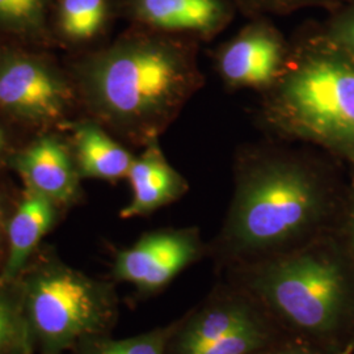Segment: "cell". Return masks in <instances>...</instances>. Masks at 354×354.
Segmentation results:
<instances>
[{
  "label": "cell",
  "instance_id": "1",
  "mask_svg": "<svg viewBox=\"0 0 354 354\" xmlns=\"http://www.w3.org/2000/svg\"><path fill=\"white\" fill-rule=\"evenodd\" d=\"M232 174L227 213L207 241L218 274L333 234L346 184L314 147L273 140L241 145Z\"/></svg>",
  "mask_w": 354,
  "mask_h": 354
},
{
  "label": "cell",
  "instance_id": "2",
  "mask_svg": "<svg viewBox=\"0 0 354 354\" xmlns=\"http://www.w3.org/2000/svg\"><path fill=\"white\" fill-rule=\"evenodd\" d=\"M200 41L168 35H136L91 57L82 87L102 127L129 142L159 140L203 88Z\"/></svg>",
  "mask_w": 354,
  "mask_h": 354
},
{
  "label": "cell",
  "instance_id": "3",
  "mask_svg": "<svg viewBox=\"0 0 354 354\" xmlns=\"http://www.w3.org/2000/svg\"><path fill=\"white\" fill-rule=\"evenodd\" d=\"M253 111L269 140L314 147L354 169V57L323 26L290 39L285 70Z\"/></svg>",
  "mask_w": 354,
  "mask_h": 354
},
{
  "label": "cell",
  "instance_id": "4",
  "mask_svg": "<svg viewBox=\"0 0 354 354\" xmlns=\"http://www.w3.org/2000/svg\"><path fill=\"white\" fill-rule=\"evenodd\" d=\"M221 276L245 291L286 336L327 354L353 351V272L333 234Z\"/></svg>",
  "mask_w": 354,
  "mask_h": 354
},
{
  "label": "cell",
  "instance_id": "5",
  "mask_svg": "<svg viewBox=\"0 0 354 354\" xmlns=\"http://www.w3.org/2000/svg\"><path fill=\"white\" fill-rule=\"evenodd\" d=\"M26 304L30 328L49 354L100 337L117 315V298L109 283L64 266H51L30 279Z\"/></svg>",
  "mask_w": 354,
  "mask_h": 354
},
{
  "label": "cell",
  "instance_id": "6",
  "mask_svg": "<svg viewBox=\"0 0 354 354\" xmlns=\"http://www.w3.org/2000/svg\"><path fill=\"white\" fill-rule=\"evenodd\" d=\"M203 259H207V241L197 226L162 228L145 234L131 247L118 251L113 276L143 294H153Z\"/></svg>",
  "mask_w": 354,
  "mask_h": 354
},
{
  "label": "cell",
  "instance_id": "7",
  "mask_svg": "<svg viewBox=\"0 0 354 354\" xmlns=\"http://www.w3.org/2000/svg\"><path fill=\"white\" fill-rule=\"evenodd\" d=\"M290 41L264 17H256L213 53L215 73L230 91L270 88L285 70Z\"/></svg>",
  "mask_w": 354,
  "mask_h": 354
},
{
  "label": "cell",
  "instance_id": "8",
  "mask_svg": "<svg viewBox=\"0 0 354 354\" xmlns=\"http://www.w3.org/2000/svg\"><path fill=\"white\" fill-rule=\"evenodd\" d=\"M269 317L252 298L228 279H219L197 306L176 322L167 354H183Z\"/></svg>",
  "mask_w": 354,
  "mask_h": 354
},
{
  "label": "cell",
  "instance_id": "9",
  "mask_svg": "<svg viewBox=\"0 0 354 354\" xmlns=\"http://www.w3.org/2000/svg\"><path fill=\"white\" fill-rule=\"evenodd\" d=\"M71 99L66 82L41 61L19 54L0 58V108L36 122L64 115Z\"/></svg>",
  "mask_w": 354,
  "mask_h": 354
},
{
  "label": "cell",
  "instance_id": "10",
  "mask_svg": "<svg viewBox=\"0 0 354 354\" xmlns=\"http://www.w3.org/2000/svg\"><path fill=\"white\" fill-rule=\"evenodd\" d=\"M230 0H131L134 16L156 32L209 41L234 17Z\"/></svg>",
  "mask_w": 354,
  "mask_h": 354
},
{
  "label": "cell",
  "instance_id": "11",
  "mask_svg": "<svg viewBox=\"0 0 354 354\" xmlns=\"http://www.w3.org/2000/svg\"><path fill=\"white\" fill-rule=\"evenodd\" d=\"M131 200L121 210L122 219L146 216L176 203L190 189L189 181L167 160L159 140L145 146L127 174Z\"/></svg>",
  "mask_w": 354,
  "mask_h": 354
},
{
  "label": "cell",
  "instance_id": "12",
  "mask_svg": "<svg viewBox=\"0 0 354 354\" xmlns=\"http://www.w3.org/2000/svg\"><path fill=\"white\" fill-rule=\"evenodd\" d=\"M29 192L51 203H71L79 192V172L67 147L53 136L41 137L12 159Z\"/></svg>",
  "mask_w": 354,
  "mask_h": 354
},
{
  "label": "cell",
  "instance_id": "13",
  "mask_svg": "<svg viewBox=\"0 0 354 354\" xmlns=\"http://www.w3.org/2000/svg\"><path fill=\"white\" fill-rule=\"evenodd\" d=\"M75 160L79 176L118 181L125 178L134 155L97 121H84L75 127Z\"/></svg>",
  "mask_w": 354,
  "mask_h": 354
},
{
  "label": "cell",
  "instance_id": "14",
  "mask_svg": "<svg viewBox=\"0 0 354 354\" xmlns=\"http://www.w3.org/2000/svg\"><path fill=\"white\" fill-rule=\"evenodd\" d=\"M54 206L50 200L28 190L10 223V252L3 269V282L12 281L23 270L28 257L50 230L55 218Z\"/></svg>",
  "mask_w": 354,
  "mask_h": 354
},
{
  "label": "cell",
  "instance_id": "15",
  "mask_svg": "<svg viewBox=\"0 0 354 354\" xmlns=\"http://www.w3.org/2000/svg\"><path fill=\"white\" fill-rule=\"evenodd\" d=\"M285 336L270 317H264L183 354H264Z\"/></svg>",
  "mask_w": 354,
  "mask_h": 354
},
{
  "label": "cell",
  "instance_id": "16",
  "mask_svg": "<svg viewBox=\"0 0 354 354\" xmlns=\"http://www.w3.org/2000/svg\"><path fill=\"white\" fill-rule=\"evenodd\" d=\"M108 17L106 0H64L61 8V26L74 39L95 37Z\"/></svg>",
  "mask_w": 354,
  "mask_h": 354
},
{
  "label": "cell",
  "instance_id": "17",
  "mask_svg": "<svg viewBox=\"0 0 354 354\" xmlns=\"http://www.w3.org/2000/svg\"><path fill=\"white\" fill-rule=\"evenodd\" d=\"M175 326L176 322L124 340L95 337L91 339L86 354H167Z\"/></svg>",
  "mask_w": 354,
  "mask_h": 354
},
{
  "label": "cell",
  "instance_id": "18",
  "mask_svg": "<svg viewBox=\"0 0 354 354\" xmlns=\"http://www.w3.org/2000/svg\"><path fill=\"white\" fill-rule=\"evenodd\" d=\"M349 0H230L241 12L261 17L264 15H289L304 8H323L329 13Z\"/></svg>",
  "mask_w": 354,
  "mask_h": 354
},
{
  "label": "cell",
  "instance_id": "19",
  "mask_svg": "<svg viewBox=\"0 0 354 354\" xmlns=\"http://www.w3.org/2000/svg\"><path fill=\"white\" fill-rule=\"evenodd\" d=\"M24 323L10 299L0 291V354H24L28 344Z\"/></svg>",
  "mask_w": 354,
  "mask_h": 354
},
{
  "label": "cell",
  "instance_id": "20",
  "mask_svg": "<svg viewBox=\"0 0 354 354\" xmlns=\"http://www.w3.org/2000/svg\"><path fill=\"white\" fill-rule=\"evenodd\" d=\"M46 0H0V24L16 30L41 26Z\"/></svg>",
  "mask_w": 354,
  "mask_h": 354
},
{
  "label": "cell",
  "instance_id": "21",
  "mask_svg": "<svg viewBox=\"0 0 354 354\" xmlns=\"http://www.w3.org/2000/svg\"><path fill=\"white\" fill-rule=\"evenodd\" d=\"M333 236L339 241L354 276V169H352L349 183H346L342 212L333 231Z\"/></svg>",
  "mask_w": 354,
  "mask_h": 354
},
{
  "label": "cell",
  "instance_id": "22",
  "mask_svg": "<svg viewBox=\"0 0 354 354\" xmlns=\"http://www.w3.org/2000/svg\"><path fill=\"white\" fill-rule=\"evenodd\" d=\"M324 32L354 57V0L342 4L330 12V17L323 26Z\"/></svg>",
  "mask_w": 354,
  "mask_h": 354
},
{
  "label": "cell",
  "instance_id": "23",
  "mask_svg": "<svg viewBox=\"0 0 354 354\" xmlns=\"http://www.w3.org/2000/svg\"><path fill=\"white\" fill-rule=\"evenodd\" d=\"M266 354H327L315 345L297 337L285 336Z\"/></svg>",
  "mask_w": 354,
  "mask_h": 354
},
{
  "label": "cell",
  "instance_id": "24",
  "mask_svg": "<svg viewBox=\"0 0 354 354\" xmlns=\"http://www.w3.org/2000/svg\"><path fill=\"white\" fill-rule=\"evenodd\" d=\"M3 145H4V136H3V131H1V129H0V150H1Z\"/></svg>",
  "mask_w": 354,
  "mask_h": 354
},
{
  "label": "cell",
  "instance_id": "25",
  "mask_svg": "<svg viewBox=\"0 0 354 354\" xmlns=\"http://www.w3.org/2000/svg\"><path fill=\"white\" fill-rule=\"evenodd\" d=\"M1 216H3V210H1V205H0V222H1Z\"/></svg>",
  "mask_w": 354,
  "mask_h": 354
},
{
  "label": "cell",
  "instance_id": "26",
  "mask_svg": "<svg viewBox=\"0 0 354 354\" xmlns=\"http://www.w3.org/2000/svg\"><path fill=\"white\" fill-rule=\"evenodd\" d=\"M268 352H269V351H268ZM268 352H266V353H268ZM266 353H264V354H266Z\"/></svg>",
  "mask_w": 354,
  "mask_h": 354
}]
</instances>
